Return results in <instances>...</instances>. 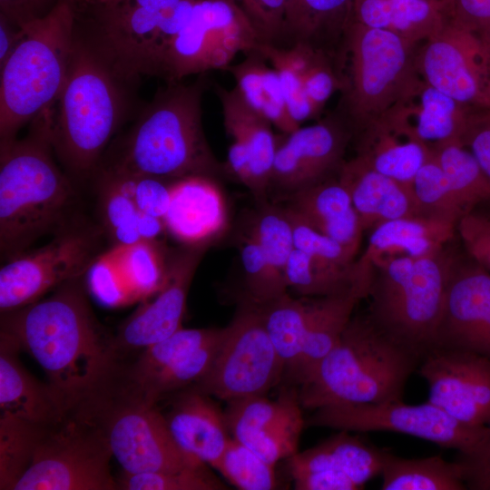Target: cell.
<instances>
[{
	"label": "cell",
	"mask_w": 490,
	"mask_h": 490,
	"mask_svg": "<svg viewBox=\"0 0 490 490\" xmlns=\"http://www.w3.org/2000/svg\"><path fill=\"white\" fill-rule=\"evenodd\" d=\"M1 329L36 360L66 410L102 393L117 370L113 334L91 308L86 276L30 305L1 313Z\"/></svg>",
	"instance_id": "obj_1"
},
{
	"label": "cell",
	"mask_w": 490,
	"mask_h": 490,
	"mask_svg": "<svg viewBox=\"0 0 490 490\" xmlns=\"http://www.w3.org/2000/svg\"><path fill=\"white\" fill-rule=\"evenodd\" d=\"M54 106L22 138L0 142V255L5 262L83 214L79 185L56 162Z\"/></svg>",
	"instance_id": "obj_2"
},
{
	"label": "cell",
	"mask_w": 490,
	"mask_h": 490,
	"mask_svg": "<svg viewBox=\"0 0 490 490\" xmlns=\"http://www.w3.org/2000/svg\"><path fill=\"white\" fill-rule=\"evenodd\" d=\"M207 85L204 74L189 83L160 88L99 167L170 181L192 175L215 179L225 172L203 130Z\"/></svg>",
	"instance_id": "obj_3"
},
{
	"label": "cell",
	"mask_w": 490,
	"mask_h": 490,
	"mask_svg": "<svg viewBox=\"0 0 490 490\" xmlns=\"http://www.w3.org/2000/svg\"><path fill=\"white\" fill-rule=\"evenodd\" d=\"M132 86L75 34L65 81L54 104L51 137L56 159L78 185L90 181L126 119Z\"/></svg>",
	"instance_id": "obj_4"
},
{
	"label": "cell",
	"mask_w": 490,
	"mask_h": 490,
	"mask_svg": "<svg viewBox=\"0 0 490 490\" xmlns=\"http://www.w3.org/2000/svg\"><path fill=\"white\" fill-rule=\"evenodd\" d=\"M421 357L382 329L369 315L353 317L338 341L300 386L302 407L402 400Z\"/></svg>",
	"instance_id": "obj_5"
},
{
	"label": "cell",
	"mask_w": 490,
	"mask_h": 490,
	"mask_svg": "<svg viewBox=\"0 0 490 490\" xmlns=\"http://www.w3.org/2000/svg\"><path fill=\"white\" fill-rule=\"evenodd\" d=\"M74 0H58L51 11L24 27V34L0 68V142L54 106L74 44Z\"/></svg>",
	"instance_id": "obj_6"
},
{
	"label": "cell",
	"mask_w": 490,
	"mask_h": 490,
	"mask_svg": "<svg viewBox=\"0 0 490 490\" xmlns=\"http://www.w3.org/2000/svg\"><path fill=\"white\" fill-rule=\"evenodd\" d=\"M419 44L386 30L351 23L338 54L341 88L334 112L353 138L387 112L419 76L416 65Z\"/></svg>",
	"instance_id": "obj_7"
},
{
	"label": "cell",
	"mask_w": 490,
	"mask_h": 490,
	"mask_svg": "<svg viewBox=\"0 0 490 490\" xmlns=\"http://www.w3.org/2000/svg\"><path fill=\"white\" fill-rule=\"evenodd\" d=\"M455 262L442 250L420 258L395 256L372 266L368 315L421 358L434 346Z\"/></svg>",
	"instance_id": "obj_8"
},
{
	"label": "cell",
	"mask_w": 490,
	"mask_h": 490,
	"mask_svg": "<svg viewBox=\"0 0 490 490\" xmlns=\"http://www.w3.org/2000/svg\"><path fill=\"white\" fill-rule=\"evenodd\" d=\"M195 2L183 0L165 10L125 2L94 5V22L84 30L75 24V34L126 83L134 85L142 76L162 78L168 51Z\"/></svg>",
	"instance_id": "obj_9"
},
{
	"label": "cell",
	"mask_w": 490,
	"mask_h": 490,
	"mask_svg": "<svg viewBox=\"0 0 490 490\" xmlns=\"http://www.w3.org/2000/svg\"><path fill=\"white\" fill-rule=\"evenodd\" d=\"M76 410L103 431L113 456L125 473L176 471L206 465L178 446L157 404L113 380Z\"/></svg>",
	"instance_id": "obj_10"
},
{
	"label": "cell",
	"mask_w": 490,
	"mask_h": 490,
	"mask_svg": "<svg viewBox=\"0 0 490 490\" xmlns=\"http://www.w3.org/2000/svg\"><path fill=\"white\" fill-rule=\"evenodd\" d=\"M111 243L96 219L81 214L41 247L5 261L0 270V312L30 305L59 286L86 276Z\"/></svg>",
	"instance_id": "obj_11"
},
{
	"label": "cell",
	"mask_w": 490,
	"mask_h": 490,
	"mask_svg": "<svg viewBox=\"0 0 490 490\" xmlns=\"http://www.w3.org/2000/svg\"><path fill=\"white\" fill-rule=\"evenodd\" d=\"M112 457L99 426L70 409L41 427L33 461L14 490H115Z\"/></svg>",
	"instance_id": "obj_12"
},
{
	"label": "cell",
	"mask_w": 490,
	"mask_h": 490,
	"mask_svg": "<svg viewBox=\"0 0 490 490\" xmlns=\"http://www.w3.org/2000/svg\"><path fill=\"white\" fill-rule=\"evenodd\" d=\"M284 373V366L267 333L259 306L247 299L230 323L223 328L209 370L192 387L229 402L265 396Z\"/></svg>",
	"instance_id": "obj_13"
},
{
	"label": "cell",
	"mask_w": 490,
	"mask_h": 490,
	"mask_svg": "<svg viewBox=\"0 0 490 490\" xmlns=\"http://www.w3.org/2000/svg\"><path fill=\"white\" fill-rule=\"evenodd\" d=\"M260 44L255 27L234 0H196L189 22L171 44L162 78L174 83L226 70L237 54H250Z\"/></svg>",
	"instance_id": "obj_14"
},
{
	"label": "cell",
	"mask_w": 490,
	"mask_h": 490,
	"mask_svg": "<svg viewBox=\"0 0 490 490\" xmlns=\"http://www.w3.org/2000/svg\"><path fill=\"white\" fill-rule=\"evenodd\" d=\"M305 426L349 432L401 433L456 449L459 454L472 451L488 429L464 425L428 400L419 405L398 400L327 406L315 409Z\"/></svg>",
	"instance_id": "obj_15"
},
{
	"label": "cell",
	"mask_w": 490,
	"mask_h": 490,
	"mask_svg": "<svg viewBox=\"0 0 490 490\" xmlns=\"http://www.w3.org/2000/svg\"><path fill=\"white\" fill-rule=\"evenodd\" d=\"M420 77L473 109L490 107V42L449 17L422 42L416 56Z\"/></svg>",
	"instance_id": "obj_16"
},
{
	"label": "cell",
	"mask_w": 490,
	"mask_h": 490,
	"mask_svg": "<svg viewBox=\"0 0 490 490\" xmlns=\"http://www.w3.org/2000/svg\"><path fill=\"white\" fill-rule=\"evenodd\" d=\"M208 248L183 245L169 251L167 276L161 289L142 301L113 334V350L119 363L182 328L188 293Z\"/></svg>",
	"instance_id": "obj_17"
},
{
	"label": "cell",
	"mask_w": 490,
	"mask_h": 490,
	"mask_svg": "<svg viewBox=\"0 0 490 490\" xmlns=\"http://www.w3.org/2000/svg\"><path fill=\"white\" fill-rule=\"evenodd\" d=\"M426 381L428 401L458 422L490 427V359L480 355L434 347L416 369Z\"/></svg>",
	"instance_id": "obj_18"
},
{
	"label": "cell",
	"mask_w": 490,
	"mask_h": 490,
	"mask_svg": "<svg viewBox=\"0 0 490 490\" xmlns=\"http://www.w3.org/2000/svg\"><path fill=\"white\" fill-rule=\"evenodd\" d=\"M278 136L270 191L286 197L338 173L353 134L335 112L318 122Z\"/></svg>",
	"instance_id": "obj_19"
},
{
	"label": "cell",
	"mask_w": 490,
	"mask_h": 490,
	"mask_svg": "<svg viewBox=\"0 0 490 490\" xmlns=\"http://www.w3.org/2000/svg\"><path fill=\"white\" fill-rule=\"evenodd\" d=\"M434 347L490 359V272L475 260L454 264Z\"/></svg>",
	"instance_id": "obj_20"
},
{
	"label": "cell",
	"mask_w": 490,
	"mask_h": 490,
	"mask_svg": "<svg viewBox=\"0 0 490 490\" xmlns=\"http://www.w3.org/2000/svg\"><path fill=\"white\" fill-rule=\"evenodd\" d=\"M473 110L419 75L383 115L433 152L450 142H461Z\"/></svg>",
	"instance_id": "obj_21"
},
{
	"label": "cell",
	"mask_w": 490,
	"mask_h": 490,
	"mask_svg": "<svg viewBox=\"0 0 490 490\" xmlns=\"http://www.w3.org/2000/svg\"><path fill=\"white\" fill-rule=\"evenodd\" d=\"M164 224L184 246L211 245L228 224L226 202L215 179L192 175L172 181Z\"/></svg>",
	"instance_id": "obj_22"
},
{
	"label": "cell",
	"mask_w": 490,
	"mask_h": 490,
	"mask_svg": "<svg viewBox=\"0 0 490 490\" xmlns=\"http://www.w3.org/2000/svg\"><path fill=\"white\" fill-rule=\"evenodd\" d=\"M456 223L431 216H413L387 220L372 229L364 254L354 262L358 282L369 284L372 266L387 258H420L444 250L455 235Z\"/></svg>",
	"instance_id": "obj_23"
},
{
	"label": "cell",
	"mask_w": 490,
	"mask_h": 490,
	"mask_svg": "<svg viewBox=\"0 0 490 490\" xmlns=\"http://www.w3.org/2000/svg\"><path fill=\"white\" fill-rule=\"evenodd\" d=\"M215 91L231 143L240 147L250 158L251 179L248 189L258 201H267L278 145L272 124L252 109L235 87L217 85Z\"/></svg>",
	"instance_id": "obj_24"
},
{
	"label": "cell",
	"mask_w": 490,
	"mask_h": 490,
	"mask_svg": "<svg viewBox=\"0 0 490 490\" xmlns=\"http://www.w3.org/2000/svg\"><path fill=\"white\" fill-rule=\"evenodd\" d=\"M18 341L0 330V410L44 426L67 411L50 385L34 378L24 367Z\"/></svg>",
	"instance_id": "obj_25"
},
{
	"label": "cell",
	"mask_w": 490,
	"mask_h": 490,
	"mask_svg": "<svg viewBox=\"0 0 490 490\" xmlns=\"http://www.w3.org/2000/svg\"><path fill=\"white\" fill-rule=\"evenodd\" d=\"M338 178L350 195L363 230L395 219L425 216L411 190L357 156L344 162Z\"/></svg>",
	"instance_id": "obj_26"
},
{
	"label": "cell",
	"mask_w": 490,
	"mask_h": 490,
	"mask_svg": "<svg viewBox=\"0 0 490 490\" xmlns=\"http://www.w3.org/2000/svg\"><path fill=\"white\" fill-rule=\"evenodd\" d=\"M210 397L191 387L175 398L164 416L178 446L213 467L231 436L224 412Z\"/></svg>",
	"instance_id": "obj_27"
},
{
	"label": "cell",
	"mask_w": 490,
	"mask_h": 490,
	"mask_svg": "<svg viewBox=\"0 0 490 490\" xmlns=\"http://www.w3.org/2000/svg\"><path fill=\"white\" fill-rule=\"evenodd\" d=\"M287 198V209L356 256L364 230L350 195L338 174Z\"/></svg>",
	"instance_id": "obj_28"
},
{
	"label": "cell",
	"mask_w": 490,
	"mask_h": 490,
	"mask_svg": "<svg viewBox=\"0 0 490 490\" xmlns=\"http://www.w3.org/2000/svg\"><path fill=\"white\" fill-rule=\"evenodd\" d=\"M355 137L358 158L411 191L416 174L432 154L424 143L384 115Z\"/></svg>",
	"instance_id": "obj_29"
},
{
	"label": "cell",
	"mask_w": 490,
	"mask_h": 490,
	"mask_svg": "<svg viewBox=\"0 0 490 490\" xmlns=\"http://www.w3.org/2000/svg\"><path fill=\"white\" fill-rule=\"evenodd\" d=\"M387 454L349 431L339 430L322 443L290 456L289 468L290 475L313 471L338 474L362 489L380 475Z\"/></svg>",
	"instance_id": "obj_30"
},
{
	"label": "cell",
	"mask_w": 490,
	"mask_h": 490,
	"mask_svg": "<svg viewBox=\"0 0 490 490\" xmlns=\"http://www.w3.org/2000/svg\"><path fill=\"white\" fill-rule=\"evenodd\" d=\"M354 0H288L281 45L300 43L338 57Z\"/></svg>",
	"instance_id": "obj_31"
},
{
	"label": "cell",
	"mask_w": 490,
	"mask_h": 490,
	"mask_svg": "<svg viewBox=\"0 0 490 490\" xmlns=\"http://www.w3.org/2000/svg\"><path fill=\"white\" fill-rule=\"evenodd\" d=\"M353 19L419 44L444 25L448 12L442 0H354Z\"/></svg>",
	"instance_id": "obj_32"
},
{
	"label": "cell",
	"mask_w": 490,
	"mask_h": 490,
	"mask_svg": "<svg viewBox=\"0 0 490 490\" xmlns=\"http://www.w3.org/2000/svg\"><path fill=\"white\" fill-rule=\"evenodd\" d=\"M105 253L113 268L121 307L149 299L165 281L169 250L159 240L113 246Z\"/></svg>",
	"instance_id": "obj_33"
},
{
	"label": "cell",
	"mask_w": 490,
	"mask_h": 490,
	"mask_svg": "<svg viewBox=\"0 0 490 490\" xmlns=\"http://www.w3.org/2000/svg\"><path fill=\"white\" fill-rule=\"evenodd\" d=\"M228 71L235 88L246 103L282 133H289L300 125L291 117L277 72L257 50L245 54Z\"/></svg>",
	"instance_id": "obj_34"
},
{
	"label": "cell",
	"mask_w": 490,
	"mask_h": 490,
	"mask_svg": "<svg viewBox=\"0 0 490 490\" xmlns=\"http://www.w3.org/2000/svg\"><path fill=\"white\" fill-rule=\"evenodd\" d=\"M95 194L96 220L111 246L129 245L142 240L139 233L142 212L131 191L130 176L99 167L90 180Z\"/></svg>",
	"instance_id": "obj_35"
},
{
	"label": "cell",
	"mask_w": 490,
	"mask_h": 490,
	"mask_svg": "<svg viewBox=\"0 0 490 490\" xmlns=\"http://www.w3.org/2000/svg\"><path fill=\"white\" fill-rule=\"evenodd\" d=\"M363 298L356 292L320 297L313 300L312 312L302 351L293 378L301 386L338 341Z\"/></svg>",
	"instance_id": "obj_36"
},
{
	"label": "cell",
	"mask_w": 490,
	"mask_h": 490,
	"mask_svg": "<svg viewBox=\"0 0 490 490\" xmlns=\"http://www.w3.org/2000/svg\"><path fill=\"white\" fill-rule=\"evenodd\" d=\"M380 475L382 490H466L462 464L440 456L403 458L387 452Z\"/></svg>",
	"instance_id": "obj_37"
},
{
	"label": "cell",
	"mask_w": 490,
	"mask_h": 490,
	"mask_svg": "<svg viewBox=\"0 0 490 490\" xmlns=\"http://www.w3.org/2000/svg\"><path fill=\"white\" fill-rule=\"evenodd\" d=\"M257 305L285 373L293 377L309 327L313 300L294 299L286 293L268 303Z\"/></svg>",
	"instance_id": "obj_38"
},
{
	"label": "cell",
	"mask_w": 490,
	"mask_h": 490,
	"mask_svg": "<svg viewBox=\"0 0 490 490\" xmlns=\"http://www.w3.org/2000/svg\"><path fill=\"white\" fill-rule=\"evenodd\" d=\"M277 72L291 117L299 125L316 118L305 93V77L318 49L305 44L274 45L260 44L256 49Z\"/></svg>",
	"instance_id": "obj_39"
},
{
	"label": "cell",
	"mask_w": 490,
	"mask_h": 490,
	"mask_svg": "<svg viewBox=\"0 0 490 490\" xmlns=\"http://www.w3.org/2000/svg\"><path fill=\"white\" fill-rule=\"evenodd\" d=\"M432 152L467 213L476 204L490 201V177L462 142H450Z\"/></svg>",
	"instance_id": "obj_40"
},
{
	"label": "cell",
	"mask_w": 490,
	"mask_h": 490,
	"mask_svg": "<svg viewBox=\"0 0 490 490\" xmlns=\"http://www.w3.org/2000/svg\"><path fill=\"white\" fill-rule=\"evenodd\" d=\"M222 335L223 330L215 340L173 362L138 386L128 387L114 381L147 401L157 404L165 396L185 389L204 377L213 361Z\"/></svg>",
	"instance_id": "obj_41"
},
{
	"label": "cell",
	"mask_w": 490,
	"mask_h": 490,
	"mask_svg": "<svg viewBox=\"0 0 490 490\" xmlns=\"http://www.w3.org/2000/svg\"><path fill=\"white\" fill-rule=\"evenodd\" d=\"M259 203L260 208L253 213L246 232L257 240L274 275L287 287L285 269L295 248L289 217L285 207L268 201Z\"/></svg>",
	"instance_id": "obj_42"
},
{
	"label": "cell",
	"mask_w": 490,
	"mask_h": 490,
	"mask_svg": "<svg viewBox=\"0 0 490 490\" xmlns=\"http://www.w3.org/2000/svg\"><path fill=\"white\" fill-rule=\"evenodd\" d=\"M41 427L13 415L0 414L1 490H14L29 468Z\"/></svg>",
	"instance_id": "obj_43"
},
{
	"label": "cell",
	"mask_w": 490,
	"mask_h": 490,
	"mask_svg": "<svg viewBox=\"0 0 490 490\" xmlns=\"http://www.w3.org/2000/svg\"><path fill=\"white\" fill-rule=\"evenodd\" d=\"M227 403L226 423L231 437L240 442L263 430L300 404L299 390H286L276 400L250 396Z\"/></svg>",
	"instance_id": "obj_44"
},
{
	"label": "cell",
	"mask_w": 490,
	"mask_h": 490,
	"mask_svg": "<svg viewBox=\"0 0 490 490\" xmlns=\"http://www.w3.org/2000/svg\"><path fill=\"white\" fill-rule=\"evenodd\" d=\"M412 191L425 216L445 219L457 225L459 220L467 214L433 152L416 174Z\"/></svg>",
	"instance_id": "obj_45"
},
{
	"label": "cell",
	"mask_w": 490,
	"mask_h": 490,
	"mask_svg": "<svg viewBox=\"0 0 490 490\" xmlns=\"http://www.w3.org/2000/svg\"><path fill=\"white\" fill-rule=\"evenodd\" d=\"M274 466L231 437L213 468L239 489L270 490L278 485Z\"/></svg>",
	"instance_id": "obj_46"
},
{
	"label": "cell",
	"mask_w": 490,
	"mask_h": 490,
	"mask_svg": "<svg viewBox=\"0 0 490 490\" xmlns=\"http://www.w3.org/2000/svg\"><path fill=\"white\" fill-rule=\"evenodd\" d=\"M121 490H222L225 485L208 470L206 465L176 471L129 474L117 478Z\"/></svg>",
	"instance_id": "obj_47"
},
{
	"label": "cell",
	"mask_w": 490,
	"mask_h": 490,
	"mask_svg": "<svg viewBox=\"0 0 490 490\" xmlns=\"http://www.w3.org/2000/svg\"><path fill=\"white\" fill-rule=\"evenodd\" d=\"M301 407L300 404L296 406L285 416L240 443L272 466L283 458L289 459L298 452L300 434L305 426Z\"/></svg>",
	"instance_id": "obj_48"
},
{
	"label": "cell",
	"mask_w": 490,
	"mask_h": 490,
	"mask_svg": "<svg viewBox=\"0 0 490 490\" xmlns=\"http://www.w3.org/2000/svg\"><path fill=\"white\" fill-rule=\"evenodd\" d=\"M240 253L249 300L265 304L288 293V288L274 275L260 244L247 232L240 238Z\"/></svg>",
	"instance_id": "obj_49"
},
{
	"label": "cell",
	"mask_w": 490,
	"mask_h": 490,
	"mask_svg": "<svg viewBox=\"0 0 490 490\" xmlns=\"http://www.w3.org/2000/svg\"><path fill=\"white\" fill-rule=\"evenodd\" d=\"M285 281L288 289L302 296L320 298L355 292L320 270L308 254L296 248L286 265Z\"/></svg>",
	"instance_id": "obj_50"
},
{
	"label": "cell",
	"mask_w": 490,
	"mask_h": 490,
	"mask_svg": "<svg viewBox=\"0 0 490 490\" xmlns=\"http://www.w3.org/2000/svg\"><path fill=\"white\" fill-rule=\"evenodd\" d=\"M288 0H240L261 44L281 45Z\"/></svg>",
	"instance_id": "obj_51"
},
{
	"label": "cell",
	"mask_w": 490,
	"mask_h": 490,
	"mask_svg": "<svg viewBox=\"0 0 490 490\" xmlns=\"http://www.w3.org/2000/svg\"><path fill=\"white\" fill-rule=\"evenodd\" d=\"M126 174L130 176L132 194L139 210L164 220L170 204L172 181L152 176Z\"/></svg>",
	"instance_id": "obj_52"
},
{
	"label": "cell",
	"mask_w": 490,
	"mask_h": 490,
	"mask_svg": "<svg viewBox=\"0 0 490 490\" xmlns=\"http://www.w3.org/2000/svg\"><path fill=\"white\" fill-rule=\"evenodd\" d=\"M456 230L472 259L490 272V216L471 211L459 220Z\"/></svg>",
	"instance_id": "obj_53"
},
{
	"label": "cell",
	"mask_w": 490,
	"mask_h": 490,
	"mask_svg": "<svg viewBox=\"0 0 490 490\" xmlns=\"http://www.w3.org/2000/svg\"><path fill=\"white\" fill-rule=\"evenodd\" d=\"M461 142L490 177V107L472 111Z\"/></svg>",
	"instance_id": "obj_54"
},
{
	"label": "cell",
	"mask_w": 490,
	"mask_h": 490,
	"mask_svg": "<svg viewBox=\"0 0 490 490\" xmlns=\"http://www.w3.org/2000/svg\"><path fill=\"white\" fill-rule=\"evenodd\" d=\"M466 489L490 490V427L469 453L459 454Z\"/></svg>",
	"instance_id": "obj_55"
},
{
	"label": "cell",
	"mask_w": 490,
	"mask_h": 490,
	"mask_svg": "<svg viewBox=\"0 0 490 490\" xmlns=\"http://www.w3.org/2000/svg\"><path fill=\"white\" fill-rule=\"evenodd\" d=\"M448 17L490 42V0H448Z\"/></svg>",
	"instance_id": "obj_56"
},
{
	"label": "cell",
	"mask_w": 490,
	"mask_h": 490,
	"mask_svg": "<svg viewBox=\"0 0 490 490\" xmlns=\"http://www.w3.org/2000/svg\"><path fill=\"white\" fill-rule=\"evenodd\" d=\"M58 0H0L1 15L10 24L23 28L44 16Z\"/></svg>",
	"instance_id": "obj_57"
},
{
	"label": "cell",
	"mask_w": 490,
	"mask_h": 490,
	"mask_svg": "<svg viewBox=\"0 0 490 490\" xmlns=\"http://www.w3.org/2000/svg\"><path fill=\"white\" fill-rule=\"evenodd\" d=\"M297 490H358L349 478L326 471L300 472L291 475Z\"/></svg>",
	"instance_id": "obj_58"
},
{
	"label": "cell",
	"mask_w": 490,
	"mask_h": 490,
	"mask_svg": "<svg viewBox=\"0 0 490 490\" xmlns=\"http://www.w3.org/2000/svg\"><path fill=\"white\" fill-rule=\"evenodd\" d=\"M24 34V28H19L0 16V68L21 42Z\"/></svg>",
	"instance_id": "obj_59"
},
{
	"label": "cell",
	"mask_w": 490,
	"mask_h": 490,
	"mask_svg": "<svg viewBox=\"0 0 490 490\" xmlns=\"http://www.w3.org/2000/svg\"><path fill=\"white\" fill-rule=\"evenodd\" d=\"M181 1L183 0H122L121 2L155 10H165Z\"/></svg>",
	"instance_id": "obj_60"
},
{
	"label": "cell",
	"mask_w": 490,
	"mask_h": 490,
	"mask_svg": "<svg viewBox=\"0 0 490 490\" xmlns=\"http://www.w3.org/2000/svg\"><path fill=\"white\" fill-rule=\"evenodd\" d=\"M79 1L94 5L116 4L122 0H79Z\"/></svg>",
	"instance_id": "obj_61"
},
{
	"label": "cell",
	"mask_w": 490,
	"mask_h": 490,
	"mask_svg": "<svg viewBox=\"0 0 490 490\" xmlns=\"http://www.w3.org/2000/svg\"><path fill=\"white\" fill-rule=\"evenodd\" d=\"M442 1H444L447 6L448 0H442Z\"/></svg>",
	"instance_id": "obj_62"
}]
</instances>
